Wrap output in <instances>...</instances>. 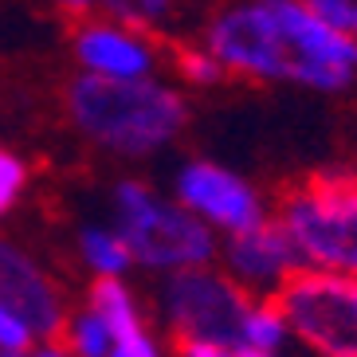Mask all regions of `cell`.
<instances>
[{"instance_id": "3957f363", "label": "cell", "mask_w": 357, "mask_h": 357, "mask_svg": "<svg viewBox=\"0 0 357 357\" xmlns=\"http://www.w3.org/2000/svg\"><path fill=\"white\" fill-rule=\"evenodd\" d=\"M255 298L259 294L240 287L228 271H216L212 263L165 275L161 318L173 334V349L185 357H236L243 318Z\"/></svg>"}, {"instance_id": "8fae6325", "label": "cell", "mask_w": 357, "mask_h": 357, "mask_svg": "<svg viewBox=\"0 0 357 357\" xmlns=\"http://www.w3.org/2000/svg\"><path fill=\"white\" fill-rule=\"evenodd\" d=\"M86 306H95L98 318L106 322V330L114 337V357H153V354H161V342L149 334L146 314H142V306H137V294L126 287L122 275L95 279L91 294H86Z\"/></svg>"}, {"instance_id": "5bb4252c", "label": "cell", "mask_w": 357, "mask_h": 357, "mask_svg": "<svg viewBox=\"0 0 357 357\" xmlns=\"http://www.w3.org/2000/svg\"><path fill=\"white\" fill-rule=\"evenodd\" d=\"M63 349H71L79 357H114V337H110V330H106L95 306H83V310L67 314Z\"/></svg>"}, {"instance_id": "277c9868", "label": "cell", "mask_w": 357, "mask_h": 357, "mask_svg": "<svg viewBox=\"0 0 357 357\" xmlns=\"http://www.w3.org/2000/svg\"><path fill=\"white\" fill-rule=\"evenodd\" d=\"M114 224L134 252V267L146 271L173 275L216 259V231L177 197H161L142 181H122L114 189Z\"/></svg>"}, {"instance_id": "7a4b0ae2", "label": "cell", "mask_w": 357, "mask_h": 357, "mask_svg": "<svg viewBox=\"0 0 357 357\" xmlns=\"http://www.w3.org/2000/svg\"><path fill=\"white\" fill-rule=\"evenodd\" d=\"M71 122L86 142L118 158H149L173 146L189 122V106L169 83L142 79H106L79 75L67 91Z\"/></svg>"}, {"instance_id": "2e32d148", "label": "cell", "mask_w": 357, "mask_h": 357, "mask_svg": "<svg viewBox=\"0 0 357 357\" xmlns=\"http://www.w3.org/2000/svg\"><path fill=\"white\" fill-rule=\"evenodd\" d=\"M110 20L134 24V28H149V24H165L173 12V0H98Z\"/></svg>"}, {"instance_id": "d6986e66", "label": "cell", "mask_w": 357, "mask_h": 357, "mask_svg": "<svg viewBox=\"0 0 357 357\" xmlns=\"http://www.w3.org/2000/svg\"><path fill=\"white\" fill-rule=\"evenodd\" d=\"M310 8L322 16V20H330L334 28H346L349 36H354V24H357V0H306Z\"/></svg>"}, {"instance_id": "9c48e42d", "label": "cell", "mask_w": 357, "mask_h": 357, "mask_svg": "<svg viewBox=\"0 0 357 357\" xmlns=\"http://www.w3.org/2000/svg\"><path fill=\"white\" fill-rule=\"evenodd\" d=\"M298 267L303 255L279 216H267L224 240V271L252 294H275Z\"/></svg>"}, {"instance_id": "4fadbf2b", "label": "cell", "mask_w": 357, "mask_h": 357, "mask_svg": "<svg viewBox=\"0 0 357 357\" xmlns=\"http://www.w3.org/2000/svg\"><path fill=\"white\" fill-rule=\"evenodd\" d=\"M79 255H83L86 271L95 279H106V275H126L134 267V252H130L126 236L118 231V224H91L79 236Z\"/></svg>"}, {"instance_id": "5b68a950", "label": "cell", "mask_w": 357, "mask_h": 357, "mask_svg": "<svg viewBox=\"0 0 357 357\" xmlns=\"http://www.w3.org/2000/svg\"><path fill=\"white\" fill-rule=\"evenodd\" d=\"M279 220L291 231L303 267L357 275V173L322 169L279 204Z\"/></svg>"}, {"instance_id": "44dd1931", "label": "cell", "mask_w": 357, "mask_h": 357, "mask_svg": "<svg viewBox=\"0 0 357 357\" xmlns=\"http://www.w3.org/2000/svg\"><path fill=\"white\" fill-rule=\"evenodd\" d=\"M354 40H357V24H354Z\"/></svg>"}, {"instance_id": "ffe728a7", "label": "cell", "mask_w": 357, "mask_h": 357, "mask_svg": "<svg viewBox=\"0 0 357 357\" xmlns=\"http://www.w3.org/2000/svg\"><path fill=\"white\" fill-rule=\"evenodd\" d=\"M52 4L63 12H91L95 8V0H52Z\"/></svg>"}, {"instance_id": "6da1fadb", "label": "cell", "mask_w": 357, "mask_h": 357, "mask_svg": "<svg viewBox=\"0 0 357 357\" xmlns=\"http://www.w3.org/2000/svg\"><path fill=\"white\" fill-rule=\"evenodd\" d=\"M228 75L342 95L357 83V40L306 0H236L204 32Z\"/></svg>"}, {"instance_id": "ba28073f", "label": "cell", "mask_w": 357, "mask_h": 357, "mask_svg": "<svg viewBox=\"0 0 357 357\" xmlns=\"http://www.w3.org/2000/svg\"><path fill=\"white\" fill-rule=\"evenodd\" d=\"M0 303L20 310L28 326L40 337V354L63 349V326H67V306L59 287L47 279L40 263L16 243L0 240Z\"/></svg>"}, {"instance_id": "30bf717a", "label": "cell", "mask_w": 357, "mask_h": 357, "mask_svg": "<svg viewBox=\"0 0 357 357\" xmlns=\"http://www.w3.org/2000/svg\"><path fill=\"white\" fill-rule=\"evenodd\" d=\"M75 59L86 75L142 79V75H153L158 52L142 28L102 16V20H91L75 32Z\"/></svg>"}, {"instance_id": "ac0fdd59", "label": "cell", "mask_w": 357, "mask_h": 357, "mask_svg": "<svg viewBox=\"0 0 357 357\" xmlns=\"http://www.w3.org/2000/svg\"><path fill=\"white\" fill-rule=\"evenodd\" d=\"M24 185H28V169H24V161L16 158V153H8V149H0V216H8L12 204L20 200Z\"/></svg>"}, {"instance_id": "e0dca14e", "label": "cell", "mask_w": 357, "mask_h": 357, "mask_svg": "<svg viewBox=\"0 0 357 357\" xmlns=\"http://www.w3.org/2000/svg\"><path fill=\"white\" fill-rule=\"evenodd\" d=\"M32 349H40V337L28 326V318L20 310H12L8 303H0V354L16 357V354H32Z\"/></svg>"}, {"instance_id": "7c38bea8", "label": "cell", "mask_w": 357, "mask_h": 357, "mask_svg": "<svg viewBox=\"0 0 357 357\" xmlns=\"http://www.w3.org/2000/svg\"><path fill=\"white\" fill-rule=\"evenodd\" d=\"M291 346V326H287L283 306L275 303V294H259L243 318L240 330V354L236 357H275Z\"/></svg>"}, {"instance_id": "9a60e30c", "label": "cell", "mask_w": 357, "mask_h": 357, "mask_svg": "<svg viewBox=\"0 0 357 357\" xmlns=\"http://www.w3.org/2000/svg\"><path fill=\"white\" fill-rule=\"evenodd\" d=\"M177 71L185 83L192 86H216L228 75V67L216 59V52H212L208 43H200V47H185V52H177Z\"/></svg>"}, {"instance_id": "52a82bcc", "label": "cell", "mask_w": 357, "mask_h": 357, "mask_svg": "<svg viewBox=\"0 0 357 357\" xmlns=\"http://www.w3.org/2000/svg\"><path fill=\"white\" fill-rule=\"evenodd\" d=\"M173 197L208 224L216 236H231L267 220V200L252 181L216 161H185L173 177Z\"/></svg>"}, {"instance_id": "8992f818", "label": "cell", "mask_w": 357, "mask_h": 357, "mask_svg": "<svg viewBox=\"0 0 357 357\" xmlns=\"http://www.w3.org/2000/svg\"><path fill=\"white\" fill-rule=\"evenodd\" d=\"M291 342L322 357H357V275L298 267L279 291Z\"/></svg>"}]
</instances>
